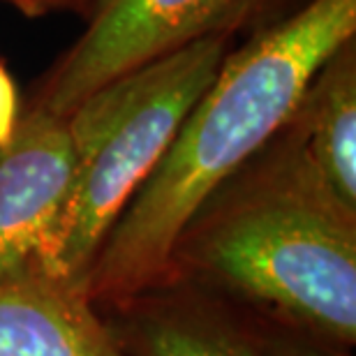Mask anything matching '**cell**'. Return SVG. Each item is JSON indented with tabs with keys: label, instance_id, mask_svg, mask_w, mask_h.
I'll list each match as a JSON object with an SVG mask.
<instances>
[{
	"label": "cell",
	"instance_id": "52a82bcc",
	"mask_svg": "<svg viewBox=\"0 0 356 356\" xmlns=\"http://www.w3.org/2000/svg\"><path fill=\"white\" fill-rule=\"evenodd\" d=\"M0 356H125L81 291L44 275L0 284Z\"/></svg>",
	"mask_w": 356,
	"mask_h": 356
},
{
	"label": "cell",
	"instance_id": "9c48e42d",
	"mask_svg": "<svg viewBox=\"0 0 356 356\" xmlns=\"http://www.w3.org/2000/svg\"><path fill=\"white\" fill-rule=\"evenodd\" d=\"M236 310V308H234ZM243 315V312H241ZM248 326H250L254 340L264 356H352L350 347L338 345L333 340L312 336V333L287 329L264 322V319L243 315Z\"/></svg>",
	"mask_w": 356,
	"mask_h": 356
},
{
	"label": "cell",
	"instance_id": "6da1fadb",
	"mask_svg": "<svg viewBox=\"0 0 356 356\" xmlns=\"http://www.w3.org/2000/svg\"><path fill=\"white\" fill-rule=\"evenodd\" d=\"M169 280L243 315L354 345L356 209L319 172L294 120L188 220Z\"/></svg>",
	"mask_w": 356,
	"mask_h": 356
},
{
	"label": "cell",
	"instance_id": "30bf717a",
	"mask_svg": "<svg viewBox=\"0 0 356 356\" xmlns=\"http://www.w3.org/2000/svg\"><path fill=\"white\" fill-rule=\"evenodd\" d=\"M21 123V99L12 72L0 60V151L14 141L17 127Z\"/></svg>",
	"mask_w": 356,
	"mask_h": 356
},
{
	"label": "cell",
	"instance_id": "277c9868",
	"mask_svg": "<svg viewBox=\"0 0 356 356\" xmlns=\"http://www.w3.org/2000/svg\"><path fill=\"white\" fill-rule=\"evenodd\" d=\"M275 0H97L81 38L56 63L35 104L70 116L97 88L211 35H234Z\"/></svg>",
	"mask_w": 356,
	"mask_h": 356
},
{
	"label": "cell",
	"instance_id": "3957f363",
	"mask_svg": "<svg viewBox=\"0 0 356 356\" xmlns=\"http://www.w3.org/2000/svg\"><path fill=\"white\" fill-rule=\"evenodd\" d=\"M232 35L190 42L104 83L67 116L76 169L40 275L79 291L99 243L216 79Z\"/></svg>",
	"mask_w": 356,
	"mask_h": 356
},
{
	"label": "cell",
	"instance_id": "ba28073f",
	"mask_svg": "<svg viewBox=\"0 0 356 356\" xmlns=\"http://www.w3.org/2000/svg\"><path fill=\"white\" fill-rule=\"evenodd\" d=\"M289 118L301 130L319 172L356 209V38L322 63Z\"/></svg>",
	"mask_w": 356,
	"mask_h": 356
},
{
	"label": "cell",
	"instance_id": "8992f818",
	"mask_svg": "<svg viewBox=\"0 0 356 356\" xmlns=\"http://www.w3.org/2000/svg\"><path fill=\"white\" fill-rule=\"evenodd\" d=\"M99 312L125 356H264L238 310L178 280Z\"/></svg>",
	"mask_w": 356,
	"mask_h": 356
},
{
	"label": "cell",
	"instance_id": "5b68a950",
	"mask_svg": "<svg viewBox=\"0 0 356 356\" xmlns=\"http://www.w3.org/2000/svg\"><path fill=\"white\" fill-rule=\"evenodd\" d=\"M76 169L67 116L33 104L0 151V284L40 275Z\"/></svg>",
	"mask_w": 356,
	"mask_h": 356
},
{
	"label": "cell",
	"instance_id": "8fae6325",
	"mask_svg": "<svg viewBox=\"0 0 356 356\" xmlns=\"http://www.w3.org/2000/svg\"><path fill=\"white\" fill-rule=\"evenodd\" d=\"M3 3L14 5L17 10L28 14V17H40V14L60 10V7H76L83 0H3Z\"/></svg>",
	"mask_w": 356,
	"mask_h": 356
},
{
	"label": "cell",
	"instance_id": "7a4b0ae2",
	"mask_svg": "<svg viewBox=\"0 0 356 356\" xmlns=\"http://www.w3.org/2000/svg\"><path fill=\"white\" fill-rule=\"evenodd\" d=\"M354 35L356 0H310L225 56L158 167L99 243L79 289L97 310L167 282L188 220L287 123L312 74Z\"/></svg>",
	"mask_w": 356,
	"mask_h": 356
}]
</instances>
